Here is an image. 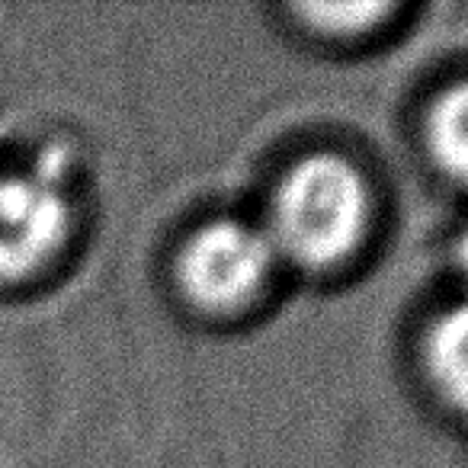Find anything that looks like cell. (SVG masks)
Wrapping results in <instances>:
<instances>
[{
    "mask_svg": "<svg viewBox=\"0 0 468 468\" xmlns=\"http://www.w3.org/2000/svg\"><path fill=\"white\" fill-rule=\"evenodd\" d=\"M423 144L433 167L455 186H468V78L442 87L423 116Z\"/></svg>",
    "mask_w": 468,
    "mask_h": 468,
    "instance_id": "cell-5",
    "label": "cell"
},
{
    "mask_svg": "<svg viewBox=\"0 0 468 468\" xmlns=\"http://www.w3.org/2000/svg\"><path fill=\"white\" fill-rule=\"evenodd\" d=\"M420 359L436 398L455 414L468 417V295L430 321Z\"/></svg>",
    "mask_w": 468,
    "mask_h": 468,
    "instance_id": "cell-4",
    "label": "cell"
},
{
    "mask_svg": "<svg viewBox=\"0 0 468 468\" xmlns=\"http://www.w3.org/2000/svg\"><path fill=\"white\" fill-rule=\"evenodd\" d=\"M376 218L369 176L337 151L295 157L270 193L261 221L276 261L302 273H331L366 244Z\"/></svg>",
    "mask_w": 468,
    "mask_h": 468,
    "instance_id": "cell-1",
    "label": "cell"
},
{
    "mask_svg": "<svg viewBox=\"0 0 468 468\" xmlns=\"http://www.w3.org/2000/svg\"><path fill=\"white\" fill-rule=\"evenodd\" d=\"M280 267L263 225L215 215L196 225L176 248L174 282L193 312L225 318L254 305Z\"/></svg>",
    "mask_w": 468,
    "mask_h": 468,
    "instance_id": "cell-2",
    "label": "cell"
},
{
    "mask_svg": "<svg viewBox=\"0 0 468 468\" xmlns=\"http://www.w3.org/2000/svg\"><path fill=\"white\" fill-rule=\"evenodd\" d=\"M452 263H455V273H459L462 282L468 286V225H462V231L455 234V241H452Z\"/></svg>",
    "mask_w": 468,
    "mask_h": 468,
    "instance_id": "cell-7",
    "label": "cell"
},
{
    "mask_svg": "<svg viewBox=\"0 0 468 468\" xmlns=\"http://www.w3.org/2000/svg\"><path fill=\"white\" fill-rule=\"evenodd\" d=\"M71 234V202L46 174L0 176V282L42 273Z\"/></svg>",
    "mask_w": 468,
    "mask_h": 468,
    "instance_id": "cell-3",
    "label": "cell"
},
{
    "mask_svg": "<svg viewBox=\"0 0 468 468\" xmlns=\"http://www.w3.org/2000/svg\"><path fill=\"white\" fill-rule=\"evenodd\" d=\"M395 10V4H299L292 14L305 23L308 33L324 39H359L382 27Z\"/></svg>",
    "mask_w": 468,
    "mask_h": 468,
    "instance_id": "cell-6",
    "label": "cell"
}]
</instances>
